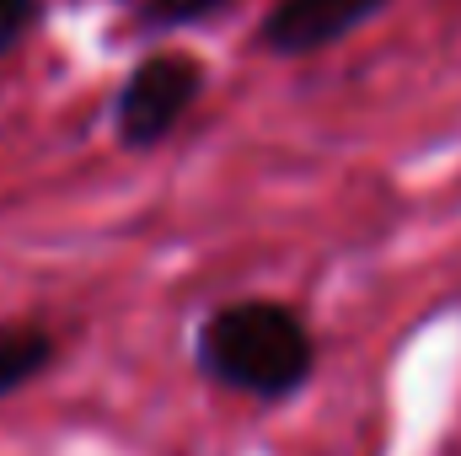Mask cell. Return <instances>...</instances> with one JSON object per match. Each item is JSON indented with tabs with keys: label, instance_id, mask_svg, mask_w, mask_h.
Returning <instances> with one entry per match:
<instances>
[{
	"label": "cell",
	"instance_id": "obj_1",
	"mask_svg": "<svg viewBox=\"0 0 461 456\" xmlns=\"http://www.w3.org/2000/svg\"><path fill=\"white\" fill-rule=\"evenodd\" d=\"M204 376L252 397H285L312 376V333L295 312L274 301H230L204 317L194 343Z\"/></svg>",
	"mask_w": 461,
	"mask_h": 456
},
{
	"label": "cell",
	"instance_id": "obj_2",
	"mask_svg": "<svg viewBox=\"0 0 461 456\" xmlns=\"http://www.w3.org/2000/svg\"><path fill=\"white\" fill-rule=\"evenodd\" d=\"M199 87H204V70L194 59H177V54H156L140 70H129V81L118 92V108H113L123 145L140 150V145L167 140L177 129V118L194 108Z\"/></svg>",
	"mask_w": 461,
	"mask_h": 456
},
{
	"label": "cell",
	"instance_id": "obj_3",
	"mask_svg": "<svg viewBox=\"0 0 461 456\" xmlns=\"http://www.w3.org/2000/svg\"><path fill=\"white\" fill-rule=\"evenodd\" d=\"M386 0H279L274 16L263 22V49L268 54H317L339 43L359 22H370Z\"/></svg>",
	"mask_w": 461,
	"mask_h": 456
},
{
	"label": "cell",
	"instance_id": "obj_4",
	"mask_svg": "<svg viewBox=\"0 0 461 456\" xmlns=\"http://www.w3.org/2000/svg\"><path fill=\"white\" fill-rule=\"evenodd\" d=\"M54 360V339L43 328H22V323H5L0 328V397L27 387L43 365Z\"/></svg>",
	"mask_w": 461,
	"mask_h": 456
},
{
	"label": "cell",
	"instance_id": "obj_5",
	"mask_svg": "<svg viewBox=\"0 0 461 456\" xmlns=\"http://www.w3.org/2000/svg\"><path fill=\"white\" fill-rule=\"evenodd\" d=\"M134 11V22L145 27H183V22H199L210 11H221L226 0H123Z\"/></svg>",
	"mask_w": 461,
	"mask_h": 456
},
{
	"label": "cell",
	"instance_id": "obj_6",
	"mask_svg": "<svg viewBox=\"0 0 461 456\" xmlns=\"http://www.w3.org/2000/svg\"><path fill=\"white\" fill-rule=\"evenodd\" d=\"M32 22H38V0H0V54L16 49Z\"/></svg>",
	"mask_w": 461,
	"mask_h": 456
}]
</instances>
